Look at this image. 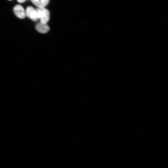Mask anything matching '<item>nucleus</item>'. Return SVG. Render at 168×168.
Here are the masks:
<instances>
[{"label": "nucleus", "mask_w": 168, "mask_h": 168, "mask_svg": "<svg viewBox=\"0 0 168 168\" xmlns=\"http://www.w3.org/2000/svg\"><path fill=\"white\" fill-rule=\"evenodd\" d=\"M36 11L38 19H40V22L47 24L50 18L49 11L45 8H38Z\"/></svg>", "instance_id": "1"}, {"label": "nucleus", "mask_w": 168, "mask_h": 168, "mask_svg": "<svg viewBox=\"0 0 168 168\" xmlns=\"http://www.w3.org/2000/svg\"><path fill=\"white\" fill-rule=\"evenodd\" d=\"M13 11L16 16L19 18L23 19L26 17L25 12L21 5H18L15 6L14 8Z\"/></svg>", "instance_id": "3"}, {"label": "nucleus", "mask_w": 168, "mask_h": 168, "mask_svg": "<svg viewBox=\"0 0 168 168\" xmlns=\"http://www.w3.org/2000/svg\"><path fill=\"white\" fill-rule=\"evenodd\" d=\"M25 13L26 16L34 21H37L38 19L36 10L33 7H28L26 9Z\"/></svg>", "instance_id": "2"}, {"label": "nucleus", "mask_w": 168, "mask_h": 168, "mask_svg": "<svg viewBox=\"0 0 168 168\" xmlns=\"http://www.w3.org/2000/svg\"><path fill=\"white\" fill-rule=\"evenodd\" d=\"M36 30L40 33H45L50 30L49 27L47 24L42 23L40 22L38 23L36 25Z\"/></svg>", "instance_id": "4"}, {"label": "nucleus", "mask_w": 168, "mask_h": 168, "mask_svg": "<svg viewBox=\"0 0 168 168\" xmlns=\"http://www.w3.org/2000/svg\"><path fill=\"white\" fill-rule=\"evenodd\" d=\"M9 1H12V0H9Z\"/></svg>", "instance_id": "7"}, {"label": "nucleus", "mask_w": 168, "mask_h": 168, "mask_svg": "<svg viewBox=\"0 0 168 168\" xmlns=\"http://www.w3.org/2000/svg\"><path fill=\"white\" fill-rule=\"evenodd\" d=\"M17 1L19 3H23L25 2L26 0H17Z\"/></svg>", "instance_id": "6"}, {"label": "nucleus", "mask_w": 168, "mask_h": 168, "mask_svg": "<svg viewBox=\"0 0 168 168\" xmlns=\"http://www.w3.org/2000/svg\"><path fill=\"white\" fill-rule=\"evenodd\" d=\"M33 4L40 8H44L49 2V0H31Z\"/></svg>", "instance_id": "5"}]
</instances>
